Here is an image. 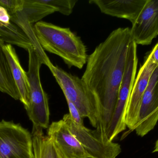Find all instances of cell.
Returning <instances> with one entry per match:
<instances>
[{
  "mask_svg": "<svg viewBox=\"0 0 158 158\" xmlns=\"http://www.w3.org/2000/svg\"><path fill=\"white\" fill-rule=\"evenodd\" d=\"M132 41L130 28L114 30L88 57L81 78L98 100L100 121L96 130L105 141H108L107 130L117 104Z\"/></svg>",
  "mask_w": 158,
  "mask_h": 158,
  "instance_id": "obj_1",
  "label": "cell"
},
{
  "mask_svg": "<svg viewBox=\"0 0 158 158\" xmlns=\"http://www.w3.org/2000/svg\"><path fill=\"white\" fill-rule=\"evenodd\" d=\"M39 44L44 50L60 57L69 68L79 69L87 62L86 48L81 38L69 28H64L44 21L33 26Z\"/></svg>",
  "mask_w": 158,
  "mask_h": 158,
  "instance_id": "obj_2",
  "label": "cell"
},
{
  "mask_svg": "<svg viewBox=\"0 0 158 158\" xmlns=\"http://www.w3.org/2000/svg\"><path fill=\"white\" fill-rule=\"evenodd\" d=\"M62 89L66 100L78 109L83 118H87L91 125L96 128L100 121L99 103L94 93L81 79L51 64L49 67Z\"/></svg>",
  "mask_w": 158,
  "mask_h": 158,
  "instance_id": "obj_3",
  "label": "cell"
},
{
  "mask_svg": "<svg viewBox=\"0 0 158 158\" xmlns=\"http://www.w3.org/2000/svg\"><path fill=\"white\" fill-rule=\"evenodd\" d=\"M28 70L27 72L29 83L30 94L28 106L25 108L33 127L47 129L49 127L50 109L48 98L42 85L40 69L42 62L31 47L28 50Z\"/></svg>",
  "mask_w": 158,
  "mask_h": 158,
  "instance_id": "obj_4",
  "label": "cell"
},
{
  "mask_svg": "<svg viewBox=\"0 0 158 158\" xmlns=\"http://www.w3.org/2000/svg\"><path fill=\"white\" fill-rule=\"evenodd\" d=\"M137 45L132 41L129 46L125 71L120 87L117 104L108 127V133L112 136H118L127 127L125 116L129 98L136 78L138 64Z\"/></svg>",
  "mask_w": 158,
  "mask_h": 158,
  "instance_id": "obj_5",
  "label": "cell"
},
{
  "mask_svg": "<svg viewBox=\"0 0 158 158\" xmlns=\"http://www.w3.org/2000/svg\"><path fill=\"white\" fill-rule=\"evenodd\" d=\"M0 158H34L31 134L19 123L0 122Z\"/></svg>",
  "mask_w": 158,
  "mask_h": 158,
  "instance_id": "obj_6",
  "label": "cell"
},
{
  "mask_svg": "<svg viewBox=\"0 0 158 158\" xmlns=\"http://www.w3.org/2000/svg\"><path fill=\"white\" fill-rule=\"evenodd\" d=\"M63 120L85 150L92 158H116L121 152V148L119 144L103 141L96 130H92L84 125L74 122L69 114H65Z\"/></svg>",
  "mask_w": 158,
  "mask_h": 158,
  "instance_id": "obj_7",
  "label": "cell"
},
{
  "mask_svg": "<svg viewBox=\"0 0 158 158\" xmlns=\"http://www.w3.org/2000/svg\"><path fill=\"white\" fill-rule=\"evenodd\" d=\"M158 121V67L152 74L141 101L138 122L134 128L138 136L151 131Z\"/></svg>",
  "mask_w": 158,
  "mask_h": 158,
  "instance_id": "obj_8",
  "label": "cell"
},
{
  "mask_svg": "<svg viewBox=\"0 0 158 158\" xmlns=\"http://www.w3.org/2000/svg\"><path fill=\"white\" fill-rule=\"evenodd\" d=\"M158 67L153 64L148 55L135 78L125 116L126 127L130 129V131L134 130L135 127L138 122L142 98L149 84L151 76Z\"/></svg>",
  "mask_w": 158,
  "mask_h": 158,
  "instance_id": "obj_9",
  "label": "cell"
},
{
  "mask_svg": "<svg viewBox=\"0 0 158 158\" xmlns=\"http://www.w3.org/2000/svg\"><path fill=\"white\" fill-rule=\"evenodd\" d=\"M131 30L137 45L151 44L158 35V0H147Z\"/></svg>",
  "mask_w": 158,
  "mask_h": 158,
  "instance_id": "obj_10",
  "label": "cell"
},
{
  "mask_svg": "<svg viewBox=\"0 0 158 158\" xmlns=\"http://www.w3.org/2000/svg\"><path fill=\"white\" fill-rule=\"evenodd\" d=\"M47 136L52 140L65 158H93L63 119L54 122L49 125Z\"/></svg>",
  "mask_w": 158,
  "mask_h": 158,
  "instance_id": "obj_11",
  "label": "cell"
},
{
  "mask_svg": "<svg viewBox=\"0 0 158 158\" xmlns=\"http://www.w3.org/2000/svg\"><path fill=\"white\" fill-rule=\"evenodd\" d=\"M147 0H91L90 4L98 6L102 13L111 16L128 19L134 23Z\"/></svg>",
  "mask_w": 158,
  "mask_h": 158,
  "instance_id": "obj_12",
  "label": "cell"
},
{
  "mask_svg": "<svg viewBox=\"0 0 158 158\" xmlns=\"http://www.w3.org/2000/svg\"><path fill=\"white\" fill-rule=\"evenodd\" d=\"M4 51L8 60L14 81L19 93V101L26 108L29 104L30 94L29 83L27 72L21 66L15 50L12 45L5 44Z\"/></svg>",
  "mask_w": 158,
  "mask_h": 158,
  "instance_id": "obj_13",
  "label": "cell"
},
{
  "mask_svg": "<svg viewBox=\"0 0 158 158\" xmlns=\"http://www.w3.org/2000/svg\"><path fill=\"white\" fill-rule=\"evenodd\" d=\"M31 135L34 158H65L52 140L44 135L42 129L33 127Z\"/></svg>",
  "mask_w": 158,
  "mask_h": 158,
  "instance_id": "obj_14",
  "label": "cell"
},
{
  "mask_svg": "<svg viewBox=\"0 0 158 158\" xmlns=\"http://www.w3.org/2000/svg\"><path fill=\"white\" fill-rule=\"evenodd\" d=\"M56 12V10L45 3L44 0H24L22 11L13 16L20 18L32 25Z\"/></svg>",
  "mask_w": 158,
  "mask_h": 158,
  "instance_id": "obj_15",
  "label": "cell"
},
{
  "mask_svg": "<svg viewBox=\"0 0 158 158\" xmlns=\"http://www.w3.org/2000/svg\"><path fill=\"white\" fill-rule=\"evenodd\" d=\"M5 44L0 37V92L19 100V93L14 81L8 60L4 51Z\"/></svg>",
  "mask_w": 158,
  "mask_h": 158,
  "instance_id": "obj_16",
  "label": "cell"
},
{
  "mask_svg": "<svg viewBox=\"0 0 158 158\" xmlns=\"http://www.w3.org/2000/svg\"><path fill=\"white\" fill-rule=\"evenodd\" d=\"M0 37L5 42L27 51L34 47L32 42L23 30L12 22L9 24L0 22Z\"/></svg>",
  "mask_w": 158,
  "mask_h": 158,
  "instance_id": "obj_17",
  "label": "cell"
},
{
  "mask_svg": "<svg viewBox=\"0 0 158 158\" xmlns=\"http://www.w3.org/2000/svg\"><path fill=\"white\" fill-rule=\"evenodd\" d=\"M48 5L53 7L56 12L65 15H69L72 14L77 0H44Z\"/></svg>",
  "mask_w": 158,
  "mask_h": 158,
  "instance_id": "obj_18",
  "label": "cell"
},
{
  "mask_svg": "<svg viewBox=\"0 0 158 158\" xmlns=\"http://www.w3.org/2000/svg\"><path fill=\"white\" fill-rule=\"evenodd\" d=\"M24 0H0V6L5 8L11 16L23 10Z\"/></svg>",
  "mask_w": 158,
  "mask_h": 158,
  "instance_id": "obj_19",
  "label": "cell"
},
{
  "mask_svg": "<svg viewBox=\"0 0 158 158\" xmlns=\"http://www.w3.org/2000/svg\"><path fill=\"white\" fill-rule=\"evenodd\" d=\"M67 102L69 109V114L72 120L77 124L84 125L83 118L82 117L78 109L70 101L67 100Z\"/></svg>",
  "mask_w": 158,
  "mask_h": 158,
  "instance_id": "obj_20",
  "label": "cell"
},
{
  "mask_svg": "<svg viewBox=\"0 0 158 158\" xmlns=\"http://www.w3.org/2000/svg\"><path fill=\"white\" fill-rule=\"evenodd\" d=\"M0 22L5 24H9L12 22L11 16L7 10L2 6H0Z\"/></svg>",
  "mask_w": 158,
  "mask_h": 158,
  "instance_id": "obj_21",
  "label": "cell"
},
{
  "mask_svg": "<svg viewBox=\"0 0 158 158\" xmlns=\"http://www.w3.org/2000/svg\"><path fill=\"white\" fill-rule=\"evenodd\" d=\"M153 64L158 66V42L148 55Z\"/></svg>",
  "mask_w": 158,
  "mask_h": 158,
  "instance_id": "obj_22",
  "label": "cell"
},
{
  "mask_svg": "<svg viewBox=\"0 0 158 158\" xmlns=\"http://www.w3.org/2000/svg\"><path fill=\"white\" fill-rule=\"evenodd\" d=\"M157 152H158V139L155 144V146L153 153H157Z\"/></svg>",
  "mask_w": 158,
  "mask_h": 158,
  "instance_id": "obj_23",
  "label": "cell"
}]
</instances>
